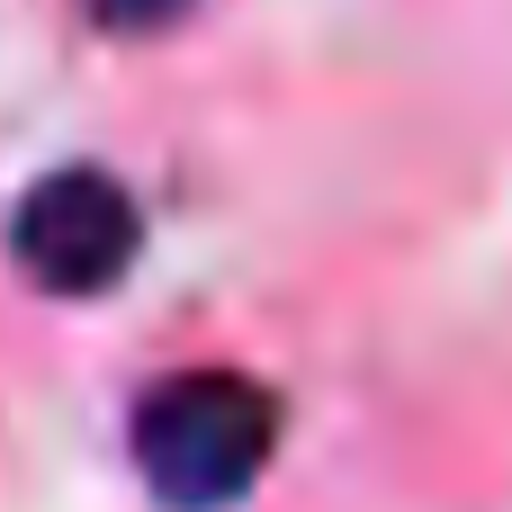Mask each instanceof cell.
<instances>
[{"label":"cell","instance_id":"1","mask_svg":"<svg viewBox=\"0 0 512 512\" xmlns=\"http://www.w3.org/2000/svg\"><path fill=\"white\" fill-rule=\"evenodd\" d=\"M270 441H279V396L261 378H234V369L162 378L135 405V468H144V486L162 504H180V512L234 504L270 468Z\"/></svg>","mask_w":512,"mask_h":512},{"label":"cell","instance_id":"2","mask_svg":"<svg viewBox=\"0 0 512 512\" xmlns=\"http://www.w3.org/2000/svg\"><path fill=\"white\" fill-rule=\"evenodd\" d=\"M135 243H144V216L135 198L108 180V171H54L18 198V225H9V252L18 270L45 288V297H99L135 270Z\"/></svg>","mask_w":512,"mask_h":512},{"label":"cell","instance_id":"3","mask_svg":"<svg viewBox=\"0 0 512 512\" xmlns=\"http://www.w3.org/2000/svg\"><path fill=\"white\" fill-rule=\"evenodd\" d=\"M189 0H90V18L99 27H117V36H153V27H171Z\"/></svg>","mask_w":512,"mask_h":512}]
</instances>
